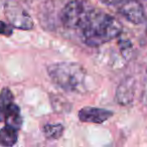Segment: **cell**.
<instances>
[{"mask_svg":"<svg viewBox=\"0 0 147 147\" xmlns=\"http://www.w3.org/2000/svg\"><path fill=\"white\" fill-rule=\"evenodd\" d=\"M94 7L86 0H71L63 8L61 22L67 29H81Z\"/></svg>","mask_w":147,"mask_h":147,"instance_id":"cell-3","label":"cell"},{"mask_svg":"<svg viewBox=\"0 0 147 147\" xmlns=\"http://www.w3.org/2000/svg\"><path fill=\"white\" fill-rule=\"evenodd\" d=\"M4 15L13 27L21 30H30L33 28L31 16L19 3L14 0H7L4 3Z\"/></svg>","mask_w":147,"mask_h":147,"instance_id":"cell-4","label":"cell"},{"mask_svg":"<svg viewBox=\"0 0 147 147\" xmlns=\"http://www.w3.org/2000/svg\"><path fill=\"white\" fill-rule=\"evenodd\" d=\"M47 69L51 81L67 92H80L84 86L87 71L80 63L61 61L49 65Z\"/></svg>","mask_w":147,"mask_h":147,"instance_id":"cell-2","label":"cell"},{"mask_svg":"<svg viewBox=\"0 0 147 147\" xmlns=\"http://www.w3.org/2000/svg\"><path fill=\"white\" fill-rule=\"evenodd\" d=\"M13 102V95L8 88H3L0 92V122H4L7 107Z\"/></svg>","mask_w":147,"mask_h":147,"instance_id":"cell-10","label":"cell"},{"mask_svg":"<svg viewBox=\"0 0 147 147\" xmlns=\"http://www.w3.org/2000/svg\"><path fill=\"white\" fill-rule=\"evenodd\" d=\"M13 33V26L10 23H5L4 21L0 20V35L10 36Z\"/></svg>","mask_w":147,"mask_h":147,"instance_id":"cell-12","label":"cell"},{"mask_svg":"<svg viewBox=\"0 0 147 147\" xmlns=\"http://www.w3.org/2000/svg\"><path fill=\"white\" fill-rule=\"evenodd\" d=\"M17 129L5 125L0 129V145L3 146H13L17 142Z\"/></svg>","mask_w":147,"mask_h":147,"instance_id":"cell-9","label":"cell"},{"mask_svg":"<svg viewBox=\"0 0 147 147\" xmlns=\"http://www.w3.org/2000/svg\"><path fill=\"white\" fill-rule=\"evenodd\" d=\"M114 113L104 108L96 107H84L79 111V119L82 122L93 123V124H102L105 121L110 119Z\"/></svg>","mask_w":147,"mask_h":147,"instance_id":"cell-6","label":"cell"},{"mask_svg":"<svg viewBox=\"0 0 147 147\" xmlns=\"http://www.w3.org/2000/svg\"><path fill=\"white\" fill-rule=\"evenodd\" d=\"M100 1L106 5H118L126 2L128 0H100Z\"/></svg>","mask_w":147,"mask_h":147,"instance_id":"cell-13","label":"cell"},{"mask_svg":"<svg viewBox=\"0 0 147 147\" xmlns=\"http://www.w3.org/2000/svg\"><path fill=\"white\" fill-rule=\"evenodd\" d=\"M4 122L6 125L13 127L15 129H20L21 125H22V118L20 115V109L14 103H10L7 107L6 113H5L4 117Z\"/></svg>","mask_w":147,"mask_h":147,"instance_id":"cell-8","label":"cell"},{"mask_svg":"<svg viewBox=\"0 0 147 147\" xmlns=\"http://www.w3.org/2000/svg\"><path fill=\"white\" fill-rule=\"evenodd\" d=\"M119 12L133 24L138 25L146 21L145 9L138 0H128L120 4Z\"/></svg>","mask_w":147,"mask_h":147,"instance_id":"cell-5","label":"cell"},{"mask_svg":"<svg viewBox=\"0 0 147 147\" xmlns=\"http://www.w3.org/2000/svg\"><path fill=\"white\" fill-rule=\"evenodd\" d=\"M63 126L61 124H45L43 127V134L49 140H57L63 136Z\"/></svg>","mask_w":147,"mask_h":147,"instance_id":"cell-11","label":"cell"},{"mask_svg":"<svg viewBox=\"0 0 147 147\" xmlns=\"http://www.w3.org/2000/svg\"><path fill=\"white\" fill-rule=\"evenodd\" d=\"M122 29V24L118 19L94 8L80 30L83 41L89 47H96L118 37Z\"/></svg>","mask_w":147,"mask_h":147,"instance_id":"cell-1","label":"cell"},{"mask_svg":"<svg viewBox=\"0 0 147 147\" xmlns=\"http://www.w3.org/2000/svg\"><path fill=\"white\" fill-rule=\"evenodd\" d=\"M135 95V81L133 78H125L116 90V101L122 106L131 104Z\"/></svg>","mask_w":147,"mask_h":147,"instance_id":"cell-7","label":"cell"}]
</instances>
